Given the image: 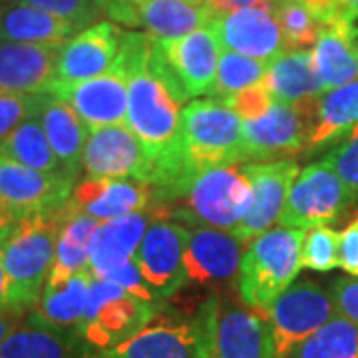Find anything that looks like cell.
<instances>
[{
  "label": "cell",
  "mask_w": 358,
  "mask_h": 358,
  "mask_svg": "<svg viewBox=\"0 0 358 358\" xmlns=\"http://www.w3.org/2000/svg\"><path fill=\"white\" fill-rule=\"evenodd\" d=\"M60 227L62 209L52 215L24 219L6 235L2 257L8 282V308L14 313L24 315L38 305L56 261Z\"/></svg>",
  "instance_id": "6da1fadb"
},
{
  "label": "cell",
  "mask_w": 358,
  "mask_h": 358,
  "mask_svg": "<svg viewBox=\"0 0 358 358\" xmlns=\"http://www.w3.org/2000/svg\"><path fill=\"white\" fill-rule=\"evenodd\" d=\"M305 231L268 229L249 243L237 273V291L245 307L267 313L301 271Z\"/></svg>",
  "instance_id": "7a4b0ae2"
},
{
  "label": "cell",
  "mask_w": 358,
  "mask_h": 358,
  "mask_svg": "<svg viewBox=\"0 0 358 358\" xmlns=\"http://www.w3.org/2000/svg\"><path fill=\"white\" fill-rule=\"evenodd\" d=\"M185 166L197 178L207 169L247 162L243 120L217 100H193L181 112Z\"/></svg>",
  "instance_id": "3957f363"
},
{
  "label": "cell",
  "mask_w": 358,
  "mask_h": 358,
  "mask_svg": "<svg viewBox=\"0 0 358 358\" xmlns=\"http://www.w3.org/2000/svg\"><path fill=\"white\" fill-rule=\"evenodd\" d=\"M195 322L201 358H277L267 313L211 296Z\"/></svg>",
  "instance_id": "277c9868"
},
{
  "label": "cell",
  "mask_w": 358,
  "mask_h": 358,
  "mask_svg": "<svg viewBox=\"0 0 358 358\" xmlns=\"http://www.w3.org/2000/svg\"><path fill=\"white\" fill-rule=\"evenodd\" d=\"M179 199L183 205L171 209L169 217L199 227L233 231L251 209L253 189L239 164L221 166L199 173Z\"/></svg>",
  "instance_id": "5b68a950"
},
{
  "label": "cell",
  "mask_w": 358,
  "mask_h": 358,
  "mask_svg": "<svg viewBox=\"0 0 358 358\" xmlns=\"http://www.w3.org/2000/svg\"><path fill=\"white\" fill-rule=\"evenodd\" d=\"M70 173H44L0 155V229L6 235L28 217L58 213L74 192Z\"/></svg>",
  "instance_id": "8992f818"
},
{
  "label": "cell",
  "mask_w": 358,
  "mask_h": 358,
  "mask_svg": "<svg viewBox=\"0 0 358 358\" xmlns=\"http://www.w3.org/2000/svg\"><path fill=\"white\" fill-rule=\"evenodd\" d=\"M355 201L343 179L324 159L310 164L294 178L279 223L287 229H313L333 223Z\"/></svg>",
  "instance_id": "52a82bcc"
},
{
  "label": "cell",
  "mask_w": 358,
  "mask_h": 358,
  "mask_svg": "<svg viewBox=\"0 0 358 358\" xmlns=\"http://www.w3.org/2000/svg\"><path fill=\"white\" fill-rule=\"evenodd\" d=\"M277 358H287L303 341L336 317L331 291L319 282H293L267 310Z\"/></svg>",
  "instance_id": "ba28073f"
},
{
  "label": "cell",
  "mask_w": 358,
  "mask_h": 358,
  "mask_svg": "<svg viewBox=\"0 0 358 358\" xmlns=\"http://www.w3.org/2000/svg\"><path fill=\"white\" fill-rule=\"evenodd\" d=\"M82 167L86 178L136 179L143 183L154 179L152 157L126 124L90 131Z\"/></svg>",
  "instance_id": "9c48e42d"
},
{
  "label": "cell",
  "mask_w": 358,
  "mask_h": 358,
  "mask_svg": "<svg viewBox=\"0 0 358 358\" xmlns=\"http://www.w3.org/2000/svg\"><path fill=\"white\" fill-rule=\"evenodd\" d=\"M48 92L70 103L90 131L117 124L128 126V76L117 64L90 80L54 82Z\"/></svg>",
  "instance_id": "30bf717a"
},
{
  "label": "cell",
  "mask_w": 358,
  "mask_h": 358,
  "mask_svg": "<svg viewBox=\"0 0 358 358\" xmlns=\"http://www.w3.org/2000/svg\"><path fill=\"white\" fill-rule=\"evenodd\" d=\"M187 241L189 229L169 219H154L143 235L134 259L155 299L173 294L187 281L183 263Z\"/></svg>",
  "instance_id": "8fae6325"
},
{
  "label": "cell",
  "mask_w": 358,
  "mask_h": 358,
  "mask_svg": "<svg viewBox=\"0 0 358 358\" xmlns=\"http://www.w3.org/2000/svg\"><path fill=\"white\" fill-rule=\"evenodd\" d=\"M243 173L253 189V203L233 233L247 245L279 221L291 185L299 176V166L294 159H277L267 164H247Z\"/></svg>",
  "instance_id": "7c38bea8"
},
{
  "label": "cell",
  "mask_w": 358,
  "mask_h": 358,
  "mask_svg": "<svg viewBox=\"0 0 358 358\" xmlns=\"http://www.w3.org/2000/svg\"><path fill=\"white\" fill-rule=\"evenodd\" d=\"M308 143V117L301 103L277 102L265 114L243 122L247 159H273L299 154Z\"/></svg>",
  "instance_id": "4fadbf2b"
},
{
  "label": "cell",
  "mask_w": 358,
  "mask_h": 358,
  "mask_svg": "<svg viewBox=\"0 0 358 358\" xmlns=\"http://www.w3.org/2000/svg\"><path fill=\"white\" fill-rule=\"evenodd\" d=\"M213 28L223 50L237 52L263 62H273L287 50L275 2L247 6L221 18H213Z\"/></svg>",
  "instance_id": "5bb4252c"
},
{
  "label": "cell",
  "mask_w": 358,
  "mask_h": 358,
  "mask_svg": "<svg viewBox=\"0 0 358 358\" xmlns=\"http://www.w3.org/2000/svg\"><path fill=\"white\" fill-rule=\"evenodd\" d=\"M124 30L115 22L102 20L76 32L58 56L54 82H82L112 70L120 54Z\"/></svg>",
  "instance_id": "9a60e30c"
},
{
  "label": "cell",
  "mask_w": 358,
  "mask_h": 358,
  "mask_svg": "<svg viewBox=\"0 0 358 358\" xmlns=\"http://www.w3.org/2000/svg\"><path fill=\"white\" fill-rule=\"evenodd\" d=\"M167 62L187 98L209 94L217 76L221 42L213 20L203 28L176 40H159Z\"/></svg>",
  "instance_id": "2e32d148"
},
{
  "label": "cell",
  "mask_w": 358,
  "mask_h": 358,
  "mask_svg": "<svg viewBox=\"0 0 358 358\" xmlns=\"http://www.w3.org/2000/svg\"><path fill=\"white\" fill-rule=\"evenodd\" d=\"M62 46L0 42V96L48 92L56 80Z\"/></svg>",
  "instance_id": "e0dca14e"
},
{
  "label": "cell",
  "mask_w": 358,
  "mask_h": 358,
  "mask_svg": "<svg viewBox=\"0 0 358 358\" xmlns=\"http://www.w3.org/2000/svg\"><path fill=\"white\" fill-rule=\"evenodd\" d=\"M243 245L233 231L215 227H195L189 231L183 257L187 281L211 285L237 277L245 255Z\"/></svg>",
  "instance_id": "ac0fdd59"
},
{
  "label": "cell",
  "mask_w": 358,
  "mask_h": 358,
  "mask_svg": "<svg viewBox=\"0 0 358 358\" xmlns=\"http://www.w3.org/2000/svg\"><path fill=\"white\" fill-rule=\"evenodd\" d=\"M98 358H201L197 322L155 315L141 331Z\"/></svg>",
  "instance_id": "d6986e66"
},
{
  "label": "cell",
  "mask_w": 358,
  "mask_h": 358,
  "mask_svg": "<svg viewBox=\"0 0 358 358\" xmlns=\"http://www.w3.org/2000/svg\"><path fill=\"white\" fill-rule=\"evenodd\" d=\"M152 185L136 179L86 178L80 181L70 201L82 213L102 221L145 211L152 205Z\"/></svg>",
  "instance_id": "ffe728a7"
},
{
  "label": "cell",
  "mask_w": 358,
  "mask_h": 358,
  "mask_svg": "<svg viewBox=\"0 0 358 358\" xmlns=\"http://www.w3.org/2000/svg\"><path fill=\"white\" fill-rule=\"evenodd\" d=\"M154 317L152 303L124 293L103 303L92 319L78 327L74 334L82 338V343L106 352L141 331Z\"/></svg>",
  "instance_id": "44dd1931"
},
{
  "label": "cell",
  "mask_w": 358,
  "mask_h": 358,
  "mask_svg": "<svg viewBox=\"0 0 358 358\" xmlns=\"http://www.w3.org/2000/svg\"><path fill=\"white\" fill-rule=\"evenodd\" d=\"M150 209L136 211L122 217L102 221L98 229L94 231L92 243H90V273L94 279H100L106 273L126 265L131 261L143 235L152 225Z\"/></svg>",
  "instance_id": "7402d4cb"
},
{
  "label": "cell",
  "mask_w": 358,
  "mask_h": 358,
  "mask_svg": "<svg viewBox=\"0 0 358 358\" xmlns=\"http://www.w3.org/2000/svg\"><path fill=\"white\" fill-rule=\"evenodd\" d=\"M299 103L308 117V150L338 141L358 124V80Z\"/></svg>",
  "instance_id": "603a6c76"
},
{
  "label": "cell",
  "mask_w": 358,
  "mask_h": 358,
  "mask_svg": "<svg viewBox=\"0 0 358 358\" xmlns=\"http://www.w3.org/2000/svg\"><path fill=\"white\" fill-rule=\"evenodd\" d=\"M74 34L76 26L32 4L20 0L0 4V42L64 46Z\"/></svg>",
  "instance_id": "cb8c5ba5"
},
{
  "label": "cell",
  "mask_w": 358,
  "mask_h": 358,
  "mask_svg": "<svg viewBox=\"0 0 358 358\" xmlns=\"http://www.w3.org/2000/svg\"><path fill=\"white\" fill-rule=\"evenodd\" d=\"M313 58L324 92L355 82L358 80L357 32L345 20L322 26L313 46Z\"/></svg>",
  "instance_id": "d4e9b609"
},
{
  "label": "cell",
  "mask_w": 358,
  "mask_h": 358,
  "mask_svg": "<svg viewBox=\"0 0 358 358\" xmlns=\"http://www.w3.org/2000/svg\"><path fill=\"white\" fill-rule=\"evenodd\" d=\"M38 117L62 167L70 176L78 178V171L82 167V157H84V148L90 136L86 124L80 120V115L70 103L52 96L50 92H48L46 102L42 103Z\"/></svg>",
  "instance_id": "484cf974"
},
{
  "label": "cell",
  "mask_w": 358,
  "mask_h": 358,
  "mask_svg": "<svg viewBox=\"0 0 358 358\" xmlns=\"http://www.w3.org/2000/svg\"><path fill=\"white\" fill-rule=\"evenodd\" d=\"M271 96L277 102L299 103L322 94L313 50H285L273 62H268L263 78Z\"/></svg>",
  "instance_id": "4316f807"
},
{
  "label": "cell",
  "mask_w": 358,
  "mask_h": 358,
  "mask_svg": "<svg viewBox=\"0 0 358 358\" xmlns=\"http://www.w3.org/2000/svg\"><path fill=\"white\" fill-rule=\"evenodd\" d=\"M140 26L157 40H176L207 26L213 16L189 0H136Z\"/></svg>",
  "instance_id": "83f0119b"
},
{
  "label": "cell",
  "mask_w": 358,
  "mask_h": 358,
  "mask_svg": "<svg viewBox=\"0 0 358 358\" xmlns=\"http://www.w3.org/2000/svg\"><path fill=\"white\" fill-rule=\"evenodd\" d=\"M92 281L94 277L88 268L76 273L58 289H44L30 320L56 331H64L70 327H74L76 331L86 315Z\"/></svg>",
  "instance_id": "f1b7e54d"
},
{
  "label": "cell",
  "mask_w": 358,
  "mask_h": 358,
  "mask_svg": "<svg viewBox=\"0 0 358 358\" xmlns=\"http://www.w3.org/2000/svg\"><path fill=\"white\" fill-rule=\"evenodd\" d=\"M0 155L13 159L16 164L32 167L36 171H44V173L66 171L52 150L38 115L26 120L24 124H20L6 140L0 143Z\"/></svg>",
  "instance_id": "f546056e"
},
{
  "label": "cell",
  "mask_w": 358,
  "mask_h": 358,
  "mask_svg": "<svg viewBox=\"0 0 358 358\" xmlns=\"http://www.w3.org/2000/svg\"><path fill=\"white\" fill-rule=\"evenodd\" d=\"M74 350L72 336L30 320L6 336L0 345V358H74Z\"/></svg>",
  "instance_id": "4dcf8cb0"
},
{
  "label": "cell",
  "mask_w": 358,
  "mask_h": 358,
  "mask_svg": "<svg viewBox=\"0 0 358 358\" xmlns=\"http://www.w3.org/2000/svg\"><path fill=\"white\" fill-rule=\"evenodd\" d=\"M100 221L82 213L76 205L68 199L62 207V227L56 245V261L54 265L66 268L70 273H80L90 268V243L94 231Z\"/></svg>",
  "instance_id": "1f68e13d"
},
{
  "label": "cell",
  "mask_w": 358,
  "mask_h": 358,
  "mask_svg": "<svg viewBox=\"0 0 358 358\" xmlns=\"http://www.w3.org/2000/svg\"><path fill=\"white\" fill-rule=\"evenodd\" d=\"M287 358H358V327L336 315Z\"/></svg>",
  "instance_id": "d6a6232c"
},
{
  "label": "cell",
  "mask_w": 358,
  "mask_h": 358,
  "mask_svg": "<svg viewBox=\"0 0 358 358\" xmlns=\"http://www.w3.org/2000/svg\"><path fill=\"white\" fill-rule=\"evenodd\" d=\"M267 68L268 62L249 58L243 54H237V52L221 50L215 84H213L209 94L213 96V100L223 102L231 96L263 82V78L267 74Z\"/></svg>",
  "instance_id": "836d02e7"
},
{
  "label": "cell",
  "mask_w": 358,
  "mask_h": 358,
  "mask_svg": "<svg viewBox=\"0 0 358 358\" xmlns=\"http://www.w3.org/2000/svg\"><path fill=\"white\" fill-rule=\"evenodd\" d=\"M275 13L289 50H307L308 46H315L322 26L301 0H275Z\"/></svg>",
  "instance_id": "e575fe53"
},
{
  "label": "cell",
  "mask_w": 358,
  "mask_h": 358,
  "mask_svg": "<svg viewBox=\"0 0 358 358\" xmlns=\"http://www.w3.org/2000/svg\"><path fill=\"white\" fill-rule=\"evenodd\" d=\"M301 265L319 273L341 267V233L324 225L308 229L301 245Z\"/></svg>",
  "instance_id": "d590c367"
},
{
  "label": "cell",
  "mask_w": 358,
  "mask_h": 358,
  "mask_svg": "<svg viewBox=\"0 0 358 358\" xmlns=\"http://www.w3.org/2000/svg\"><path fill=\"white\" fill-rule=\"evenodd\" d=\"M324 162L343 179L352 197H358V124L324 155Z\"/></svg>",
  "instance_id": "8d00e7d4"
},
{
  "label": "cell",
  "mask_w": 358,
  "mask_h": 358,
  "mask_svg": "<svg viewBox=\"0 0 358 358\" xmlns=\"http://www.w3.org/2000/svg\"><path fill=\"white\" fill-rule=\"evenodd\" d=\"M46 98L48 92L30 96H0V143L26 120L36 117Z\"/></svg>",
  "instance_id": "74e56055"
},
{
  "label": "cell",
  "mask_w": 358,
  "mask_h": 358,
  "mask_svg": "<svg viewBox=\"0 0 358 358\" xmlns=\"http://www.w3.org/2000/svg\"><path fill=\"white\" fill-rule=\"evenodd\" d=\"M20 2L32 4L62 20H68L70 24L76 26V30H84L96 24L98 14L102 13L96 0H20Z\"/></svg>",
  "instance_id": "f35d334b"
},
{
  "label": "cell",
  "mask_w": 358,
  "mask_h": 358,
  "mask_svg": "<svg viewBox=\"0 0 358 358\" xmlns=\"http://www.w3.org/2000/svg\"><path fill=\"white\" fill-rule=\"evenodd\" d=\"M225 106H229L235 114L239 115L243 122L255 120L267 112L268 108L275 103V98L271 96V92L265 86V82H259L251 88L243 90L235 96H231L227 100H223Z\"/></svg>",
  "instance_id": "ab89813d"
},
{
  "label": "cell",
  "mask_w": 358,
  "mask_h": 358,
  "mask_svg": "<svg viewBox=\"0 0 358 358\" xmlns=\"http://www.w3.org/2000/svg\"><path fill=\"white\" fill-rule=\"evenodd\" d=\"M100 279H102V281L114 282L117 287H122L126 293L134 294V296H138L141 301H148V303H154L155 301L154 293H152V289L148 287V282L143 279V275H141L136 259H131L126 265H122V267L106 273Z\"/></svg>",
  "instance_id": "60d3db41"
},
{
  "label": "cell",
  "mask_w": 358,
  "mask_h": 358,
  "mask_svg": "<svg viewBox=\"0 0 358 358\" xmlns=\"http://www.w3.org/2000/svg\"><path fill=\"white\" fill-rule=\"evenodd\" d=\"M334 308L341 317L358 327V281L357 279H336L331 285Z\"/></svg>",
  "instance_id": "b9f144b4"
},
{
  "label": "cell",
  "mask_w": 358,
  "mask_h": 358,
  "mask_svg": "<svg viewBox=\"0 0 358 358\" xmlns=\"http://www.w3.org/2000/svg\"><path fill=\"white\" fill-rule=\"evenodd\" d=\"M341 268L358 277V217L341 233Z\"/></svg>",
  "instance_id": "7bdbcfd3"
},
{
  "label": "cell",
  "mask_w": 358,
  "mask_h": 358,
  "mask_svg": "<svg viewBox=\"0 0 358 358\" xmlns=\"http://www.w3.org/2000/svg\"><path fill=\"white\" fill-rule=\"evenodd\" d=\"M100 8L115 24L136 28L140 26L138 13H136V0H100Z\"/></svg>",
  "instance_id": "ee69618b"
},
{
  "label": "cell",
  "mask_w": 358,
  "mask_h": 358,
  "mask_svg": "<svg viewBox=\"0 0 358 358\" xmlns=\"http://www.w3.org/2000/svg\"><path fill=\"white\" fill-rule=\"evenodd\" d=\"M308 8V13L313 14V18L320 26L334 24L341 20V2L338 0H301Z\"/></svg>",
  "instance_id": "f6af8a7d"
},
{
  "label": "cell",
  "mask_w": 358,
  "mask_h": 358,
  "mask_svg": "<svg viewBox=\"0 0 358 358\" xmlns=\"http://www.w3.org/2000/svg\"><path fill=\"white\" fill-rule=\"evenodd\" d=\"M263 2H275V0H205L207 10L211 13L213 18H221L225 14L241 10L247 6H255V4H263Z\"/></svg>",
  "instance_id": "bcb514c9"
},
{
  "label": "cell",
  "mask_w": 358,
  "mask_h": 358,
  "mask_svg": "<svg viewBox=\"0 0 358 358\" xmlns=\"http://www.w3.org/2000/svg\"><path fill=\"white\" fill-rule=\"evenodd\" d=\"M22 315H18V313H14L10 308H6V310H0V345L6 341V336L13 333L14 329H16V320L20 319Z\"/></svg>",
  "instance_id": "7dc6e473"
},
{
  "label": "cell",
  "mask_w": 358,
  "mask_h": 358,
  "mask_svg": "<svg viewBox=\"0 0 358 358\" xmlns=\"http://www.w3.org/2000/svg\"><path fill=\"white\" fill-rule=\"evenodd\" d=\"M341 2V20L350 24V28L358 34V0H338Z\"/></svg>",
  "instance_id": "c3c4849f"
},
{
  "label": "cell",
  "mask_w": 358,
  "mask_h": 358,
  "mask_svg": "<svg viewBox=\"0 0 358 358\" xmlns=\"http://www.w3.org/2000/svg\"><path fill=\"white\" fill-rule=\"evenodd\" d=\"M2 243L0 241V310L8 308V282H6V268H4V257H2Z\"/></svg>",
  "instance_id": "681fc988"
},
{
  "label": "cell",
  "mask_w": 358,
  "mask_h": 358,
  "mask_svg": "<svg viewBox=\"0 0 358 358\" xmlns=\"http://www.w3.org/2000/svg\"><path fill=\"white\" fill-rule=\"evenodd\" d=\"M4 239H6V233L0 229V241H4Z\"/></svg>",
  "instance_id": "f907efd6"
},
{
  "label": "cell",
  "mask_w": 358,
  "mask_h": 358,
  "mask_svg": "<svg viewBox=\"0 0 358 358\" xmlns=\"http://www.w3.org/2000/svg\"><path fill=\"white\" fill-rule=\"evenodd\" d=\"M189 2H195V4H205V0H189Z\"/></svg>",
  "instance_id": "816d5d0a"
},
{
  "label": "cell",
  "mask_w": 358,
  "mask_h": 358,
  "mask_svg": "<svg viewBox=\"0 0 358 358\" xmlns=\"http://www.w3.org/2000/svg\"><path fill=\"white\" fill-rule=\"evenodd\" d=\"M6 2H10V0H0V4H6Z\"/></svg>",
  "instance_id": "f5cc1de1"
},
{
  "label": "cell",
  "mask_w": 358,
  "mask_h": 358,
  "mask_svg": "<svg viewBox=\"0 0 358 358\" xmlns=\"http://www.w3.org/2000/svg\"><path fill=\"white\" fill-rule=\"evenodd\" d=\"M96 2H98V6H100V0H96ZM100 10H102V8H100Z\"/></svg>",
  "instance_id": "db71d44e"
}]
</instances>
